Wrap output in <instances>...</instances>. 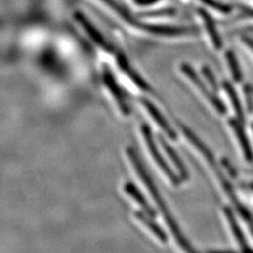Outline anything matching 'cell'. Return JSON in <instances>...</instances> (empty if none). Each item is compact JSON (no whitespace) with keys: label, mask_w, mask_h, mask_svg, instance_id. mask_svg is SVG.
Wrapping results in <instances>:
<instances>
[{"label":"cell","mask_w":253,"mask_h":253,"mask_svg":"<svg viewBox=\"0 0 253 253\" xmlns=\"http://www.w3.org/2000/svg\"><path fill=\"white\" fill-rule=\"evenodd\" d=\"M181 71H183L185 75L190 79V82L193 84V85H195L197 91L203 95L205 99L207 100L213 108H214V110L217 113L226 114L227 112L226 106L221 102V100L216 96L215 94H213L207 86H206V84L202 82V79L199 77V75H197L191 68L187 65H183V67H181Z\"/></svg>","instance_id":"obj_2"},{"label":"cell","mask_w":253,"mask_h":253,"mask_svg":"<svg viewBox=\"0 0 253 253\" xmlns=\"http://www.w3.org/2000/svg\"><path fill=\"white\" fill-rule=\"evenodd\" d=\"M164 146H165L166 151H167V154L169 155V157L172 160V163L176 167L180 178H183V179L187 178L188 172H187V169L185 168L183 162H181V160L179 158V156L175 153V151H174V150L170 146H167V145H164Z\"/></svg>","instance_id":"obj_9"},{"label":"cell","mask_w":253,"mask_h":253,"mask_svg":"<svg viewBox=\"0 0 253 253\" xmlns=\"http://www.w3.org/2000/svg\"><path fill=\"white\" fill-rule=\"evenodd\" d=\"M224 89L228 95L229 99L231 100V105L234 109V112L236 113V116H237V120H239L242 124L244 123V120H245V114H244V110H243V107H242V104L240 101V98H239V95L236 94L233 85L228 83V82H224Z\"/></svg>","instance_id":"obj_6"},{"label":"cell","mask_w":253,"mask_h":253,"mask_svg":"<svg viewBox=\"0 0 253 253\" xmlns=\"http://www.w3.org/2000/svg\"><path fill=\"white\" fill-rule=\"evenodd\" d=\"M250 188L252 189V191H253V184H251V185H250Z\"/></svg>","instance_id":"obj_14"},{"label":"cell","mask_w":253,"mask_h":253,"mask_svg":"<svg viewBox=\"0 0 253 253\" xmlns=\"http://www.w3.org/2000/svg\"><path fill=\"white\" fill-rule=\"evenodd\" d=\"M181 130H183L185 136L188 138V140L191 142V145L204 157L206 164L208 165V167L211 170V172L213 173V175L215 176V178L220 184V186H221V188H223L226 195L229 196V199L231 200L232 204L234 205V207L237 209V211H239L242 218L245 221H246V224L248 225V228L250 229V231H251V234L253 235V217L251 216V214L249 213V211L246 209V207H244V206L241 204V202L239 201V199H237V196L234 193V190H233L231 184L229 183V180L225 177L224 173L221 172V170L219 169L218 164L216 163L214 155H213V153L208 149V147L206 146L204 142H202L200 140V138H197L191 131L186 129L185 126H183V129H181Z\"/></svg>","instance_id":"obj_1"},{"label":"cell","mask_w":253,"mask_h":253,"mask_svg":"<svg viewBox=\"0 0 253 253\" xmlns=\"http://www.w3.org/2000/svg\"><path fill=\"white\" fill-rule=\"evenodd\" d=\"M225 57H226L227 65L229 67V70H230V73H231L233 79L235 82H241L242 81V71H241V67L239 65V61H237V58L234 55V53L231 50H229L226 52Z\"/></svg>","instance_id":"obj_7"},{"label":"cell","mask_w":253,"mask_h":253,"mask_svg":"<svg viewBox=\"0 0 253 253\" xmlns=\"http://www.w3.org/2000/svg\"><path fill=\"white\" fill-rule=\"evenodd\" d=\"M224 213H225V216L227 218L228 224L231 228V231H232V234L234 235V239L237 242V244H239V246L241 247L243 253H253V250L249 247V245H248L246 239H245L242 229L239 226V224H237V221L234 217V214L232 213V211L229 208H225Z\"/></svg>","instance_id":"obj_4"},{"label":"cell","mask_w":253,"mask_h":253,"mask_svg":"<svg viewBox=\"0 0 253 253\" xmlns=\"http://www.w3.org/2000/svg\"><path fill=\"white\" fill-rule=\"evenodd\" d=\"M147 107H148V109H149L150 114H151V115L153 116L155 122H156L158 125H160V126H162V129L164 130V132H165L166 134H168L169 137H171V138H173V139L175 138V134H174L173 130L168 126L167 122L165 121V118L162 116V114H161L160 112H158V111H157L153 106L147 105Z\"/></svg>","instance_id":"obj_8"},{"label":"cell","mask_w":253,"mask_h":253,"mask_svg":"<svg viewBox=\"0 0 253 253\" xmlns=\"http://www.w3.org/2000/svg\"><path fill=\"white\" fill-rule=\"evenodd\" d=\"M242 41L244 42V44H246L248 49L250 50V52L253 54V41H251V39L248 37H243Z\"/></svg>","instance_id":"obj_12"},{"label":"cell","mask_w":253,"mask_h":253,"mask_svg":"<svg viewBox=\"0 0 253 253\" xmlns=\"http://www.w3.org/2000/svg\"><path fill=\"white\" fill-rule=\"evenodd\" d=\"M209 253H233V252H218V251H212Z\"/></svg>","instance_id":"obj_13"},{"label":"cell","mask_w":253,"mask_h":253,"mask_svg":"<svg viewBox=\"0 0 253 253\" xmlns=\"http://www.w3.org/2000/svg\"><path fill=\"white\" fill-rule=\"evenodd\" d=\"M229 124H230L231 130L233 131L237 141H239V145L245 160H246L248 163H251L253 161L252 148L250 146V141L246 135V132H245L243 128L242 123L239 120H230L229 121Z\"/></svg>","instance_id":"obj_3"},{"label":"cell","mask_w":253,"mask_h":253,"mask_svg":"<svg viewBox=\"0 0 253 253\" xmlns=\"http://www.w3.org/2000/svg\"><path fill=\"white\" fill-rule=\"evenodd\" d=\"M201 1L207 6H210V7H212V9H214L223 14H229L232 11L230 6L225 4V3H221L219 1H216V0H201Z\"/></svg>","instance_id":"obj_10"},{"label":"cell","mask_w":253,"mask_h":253,"mask_svg":"<svg viewBox=\"0 0 253 253\" xmlns=\"http://www.w3.org/2000/svg\"><path fill=\"white\" fill-rule=\"evenodd\" d=\"M202 73L204 74L205 78L207 79L208 83L210 84V85L212 86V88L214 89V90H217V89H218L217 82H216V79H215L214 74L212 73V71H211L208 67H204V68L202 69Z\"/></svg>","instance_id":"obj_11"},{"label":"cell","mask_w":253,"mask_h":253,"mask_svg":"<svg viewBox=\"0 0 253 253\" xmlns=\"http://www.w3.org/2000/svg\"><path fill=\"white\" fill-rule=\"evenodd\" d=\"M252 130H253V128H252Z\"/></svg>","instance_id":"obj_15"},{"label":"cell","mask_w":253,"mask_h":253,"mask_svg":"<svg viewBox=\"0 0 253 253\" xmlns=\"http://www.w3.org/2000/svg\"><path fill=\"white\" fill-rule=\"evenodd\" d=\"M199 14H200V16H201L204 23H205V28H206V31H207V33H208L210 39H211L212 45L214 46L215 50H220L221 47H223V41H221V38L218 34V31L216 29L214 20H213L211 16L203 9L199 10Z\"/></svg>","instance_id":"obj_5"}]
</instances>
